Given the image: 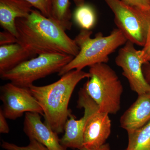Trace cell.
<instances>
[{"label":"cell","mask_w":150,"mask_h":150,"mask_svg":"<svg viewBox=\"0 0 150 150\" xmlns=\"http://www.w3.org/2000/svg\"><path fill=\"white\" fill-rule=\"evenodd\" d=\"M18 42L33 56L65 54L76 56L79 48L64 30L39 11L33 9L27 17L16 21Z\"/></svg>","instance_id":"cell-1"},{"label":"cell","mask_w":150,"mask_h":150,"mask_svg":"<svg viewBox=\"0 0 150 150\" xmlns=\"http://www.w3.org/2000/svg\"><path fill=\"white\" fill-rule=\"evenodd\" d=\"M89 77L88 72L72 70L53 83L44 86L33 84L28 88L43 109L45 123L57 134L64 131L71 112L69 105L74 90L81 81Z\"/></svg>","instance_id":"cell-2"},{"label":"cell","mask_w":150,"mask_h":150,"mask_svg":"<svg viewBox=\"0 0 150 150\" xmlns=\"http://www.w3.org/2000/svg\"><path fill=\"white\" fill-rule=\"evenodd\" d=\"M92 31L82 29L74 40L79 51L68 64L63 67L58 75L62 76L72 70H82L100 63L107 64L110 54L120 46L126 44L128 40L120 30L114 29L109 35L104 36L98 33L91 38Z\"/></svg>","instance_id":"cell-3"},{"label":"cell","mask_w":150,"mask_h":150,"mask_svg":"<svg viewBox=\"0 0 150 150\" xmlns=\"http://www.w3.org/2000/svg\"><path fill=\"white\" fill-rule=\"evenodd\" d=\"M89 78L84 85L88 94L100 110L109 114H115L121 108L123 88L116 72L105 63L90 67Z\"/></svg>","instance_id":"cell-4"},{"label":"cell","mask_w":150,"mask_h":150,"mask_svg":"<svg viewBox=\"0 0 150 150\" xmlns=\"http://www.w3.org/2000/svg\"><path fill=\"white\" fill-rule=\"evenodd\" d=\"M74 57L65 54H41L0 74L1 78L18 86L28 88L35 81L59 73Z\"/></svg>","instance_id":"cell-5"},{"label":"cell","mask_w":150,"mask_h":150,"mask_svg":"<svg viewBox=\"0 0 150 150\" xmlns=\"http://www.w3.org/2000/svg\"><path fill=\"white\" fill-rule=\"evenodd\" d=\"M113 13L114 22L128 41L144 47L150 27V13L127 5L121 0H103Z\"/></svg>","instance_id":"cell-6"},{"label":"cell","mask_w":150,"mask_h":150,"mask_svg":"<svg viewBox=\"0 0 150 150\" xmlns=\"http://www.w3.org/2000/svg\"><path fill=\"white\" fill-rule=\"evenodd\" d=\"M77 107L83 108L88 115L83 134V147L96 149L105 144L111 133L109 114L100 110L83 86L79 92Z\"/></svg>","instance_id":"cell-7"},{"label":"cell","mask_w":150,"mask_h":150,"mask_svg":"<svg viewBox=\"0 0 150 150\" xmlns=\"http://www.w3.org/2000/svg\"><path fill=\"white\" fill-rule=\"evenodd\" d=\"M0 98L3 112L8 119L16 120L27 112H37L43 116L42 108L29 88L8 83L1 87Z\"/></svg>","instance_id":"cell-8"},{"label":"cell","mask_w":150,"mask_h":150,"mask_svg":"<svg viewBox=\"0 0 150 150\" xmlns=\"http://www.w3.org/2000/svg\"><path fill=\"white\" fill-rule=\"evenodd\" d=\"M134 43L127 41L120 48L115 59L116 64L123 71V75L129 81L130 87L138 95L150 93V85L146 80L143 71L144 65Z\"/></svg>","instance_id":"cell-9"},{"label":"cell","mask_w":150,"mask_h":150,"mask_svg":"<svg viewBox=\"0 0 150 150\" xmlns=\"http://www.w3.org/2000/svg\"><path fill=\"white\" fill-rule=\"evenodd\" d=\"M23 131L29 138L33 139L45 146L48 150H67L61 144L58 134L41 120L37 112L25 113Z\"/></svg>","instance_id":"cell-10"},{"label":"cell","mask_w":150,"mask_h":150,"mask_svg":"<svg viewBox=\"0 0 150 150\" xmlns=\"http://www.w3.org/2000/svg\"><path fill=\"white\" fill-rule=\"evenodd\" d=\"M150 121V93L138 95L137 100L120 118L121 128L127 133L144 126Z\"/></svg>","instance_id":"cell-11"},{"label":"cell","mask_w":150,"mask_h":150,"mask_svg":"<svg viewBox=\"0 0 150 150\" xmlns=\"http://www.w3.org/2000/svg\"><path fill=\"white\" fill-rule=\"evenodd\" d=\"M33 6L25 0H0V24L17 38L16 21L29 16Z\"/></svg>","instance_id":"cell-12"},{"label":"cell","mask_w":150,"mask_h":150,"mask_svg":"<svg viewBox=\"0 0 150 150\" xmlns=\"http://www.w3.org/2000/svg\"><path fill=\"white\" fill-rule=\"evenodd\" d=\"M88 115L84 112L83 116L77 120L70 113L64 126L65 133L60 139L61 144L66 148L80 150L83 147V134Z\"/></svg>","instance_id":"cell-13"},{"label":"cell","mask_w":150,"mask_h":150,"mask_svg":"<svg viewBox=\"0 0 150 150\" xmlns=\"http://www.w3.org/2000/svg\"><path fill=\"white\" fill-rule=\"evenodd\" d=\"M33 55L20 43L0 46V74L32 58Z\"/></svg>","instance_id":"cell-14"},{"label":"cell","mask_w":150,"mask_h":150,"mask_svg":"<svg viewBox=\"0 0 150 150\" xmlns=\"http://www.w3.org/2000/svg\"><path fill=\"white\" fill-rule=\"evenodd\" d=\"M70 0H51V19L64 30H70L72 26Z\"/></svg>","instance_id":"cell-15"},{"label":"cell","mask_w":150,"mask_h":150,"mask_svg":"<svg viewBox=\"0 0 150 150\" xmlns=\"http://www.w3.org/2000/svg\"><path fill=\"white\" fill-rule=\"evenodd\" d=\"M128 135V146L125 150H150V121Z\"/></svg>","instance_id":"cell-16"},{"label":"cell","mask_w":150,"mask_h":150,"mask_svg":"<svg viewBox=\"0 0 150 150\" xmlns=\"http://www.w3.org/2000/svg\"><path fill=\"white\" fill-rule=\"evenodd\" d=\"M74 20L82 30H91L96 22L95 11L91 6L83 4L77 6L74 14Z\"/></svg>","instance_id":"cell-17"},{"label":"cell","mask_w":150,"mask_h":150,"mask_svg":"<svg viewBox=\"0 0 150 150\" xmlns=\"http://www.w3.org/2000/svg\"><path fill=\"white\" fill-rule=\"evenodd\" d=\"M30 140L29 144L25 146H20L9 142L3 141L1 147L6 150H48L39 142L33 139Z\"/></svg>","instance_id":"cell-18"},{"label":"cell","mask_w":150,"mask_h":150,"mask_svg":"<svg viewBox=\"0 0 150 150\" xmlns=\"http://www.w3.org/2000/svg\"><path fill=\"white\" fill-rule=\"evenodd\" d=\"M37 9L43 15L51 17V0H25Z\"/></svg>","instance_id":"cell-19"},{"label":"cell","mask_w":150,"mask_h":150,"mask_svg":"<svg viewBox=\"0 0 150 150\" xmlns=\"http://www.w3.org/2000/svg\"><path fill=\"white\" fill-rule=\"evenodd\" d=\"M124 4L144 12L150 13V0H121Z\"/></svg>","instance_id":"cell-20"},{"label":"cell","mask_w":150,"mask_h":150,"mask_svg":"<svg viewBox=\"0 0 150 150\" xmlns=\"http://www.w3.org/2000/svg\"><path fill=\"white\" fill-rule=\"evenodd\" d=\"M140 50V58L143 64H147L150 62V27L147 38L146 41L144 46Z\"/></svg>","instance_id":"cell-21"},{"label":"cell","mask_w":150,"mask_h":150,"mask_svg":"<svg viewBox=\"0 0 150 150\" xmlns=\"http://www.w3.org/2000/svg\"><path fill=\"white\" fill-rule=\"evenodd\" d=\"M17 38L13 34L5 30L0 33V45H10L17 43Z\"/></svg>","instance_id":"cell-22"},{"label":"cell","mask_w":150,"mask_h":150,"mask_svg":"<svg viewBox=\"0 0 150 150\" xmlns=\"http://www.w3.org/2000/svg\"><path fill=\"white\" fill-rule=\"evenodd\" d=\"M6 119V118L2 109H0V133L1 134H7L9 132V127Z\"/></svg>","instance_id":"cell-23"},{"label":"cell","mask_w":150,"mask_h":150,"mask_svg":"<svg viewBox=\"0 0 150 150\" xmlns=\"http://www.w3.org/2000/svg\"><path fill=\"white\" fill-rule=\"evenodd\" d=\"M143 71L146 80L150 85V64L149 63L143 65Z\"/></svg>","instance_id":"cell-24"},{"label":"cell","mask_w":150,"mask_h":150,"mask_svg":"<svg viewBox=\"0 0 150 150\" xmlns=\"http://www.w3.org/2000/svg\"><path fill=\"white\" fill-rule=\"evenodd\" d=\"M80 150H111V149L108 144H105L99 147L96 148V149H88L83 147Z\"/></svg>","instance_id":"cell-25"},{"label":"cell","mask_w":150,"mask_h":150,"mask_svg":"<svg viewBox=\"0 0 150 150\" xmlns=\"http://www.w3.org/2000/svg\"><path fill=\"white\" fill-rule=\"evenodd\" d=\"M77 6L84 4V0H73Z\"/></svg>","instance_id":"cell-26"},{"label":"cell","mask_w":150,"mask_h":150,"mask_svg":"<svg viewBox=\"0 0 150 150\" xmlns=\"http://www.w3.org/2000/svg\"></svg>","instance_id":"cell-27"}]
</instances>
